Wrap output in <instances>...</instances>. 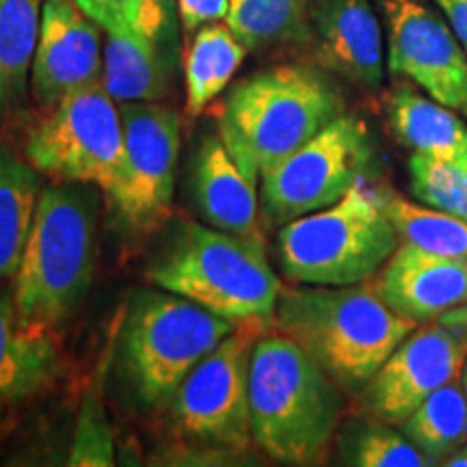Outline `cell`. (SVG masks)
Listing matches in <instances>:
<instances>
[{
	"label": "cell",
	"instance_id": "obj_2",
	"mask_svg": "<svg viewBox=\"0 0 467 467\" xmlns=\"http://www.w3.org/2000/svg\"><path fill=\"white\" fill-rule=\"evenodd\" d=\"M275 323L344 389H361L416 329L370 285L282 288Z\"/></svg>",
	"mask_w": 467,
	"mask_h": 467
},
{
	"label": "cell",
	"instance_id": "obj_1",
	"mask_svg": "<svg viewBox=\"0 0 467 467\" xmlns=\"http://www.w3.org/2000/svg\"><path fill=\"white\" fill-rule=\"evenodd\" d=\"M93 184L63 182L39 191L31 234L14 277L17 325L55 334L91 288L98 258Z\"/></svg>",
	"mask_w": 467,
	"mask_h": 467
},
{
	"label": "cell",
	"instance_id": "obj_27",
	"mask_svg": "<svg viewBox=\"0 0 467 467\" xmlns=\"http://www.w3.org/2000/svg\"><path fill=\"white\" fill-rule=\"evenodd\" d=\"M342 461L358 467H426L437 465L407 437L385 424H358L342 435Z\"/></svg>",
	"mask_w": 467,
	"mask_h": 467
},
{
	"label": "cell",
	"instance_id": "obj_32",
	"mask_svg": "<svg viewBox=\"0 0 467 467\" xmlns=\"http://www.w3.org/2000/svg\"><path fill=\"white\" fill-rule=\"evenodd\" d=\"M435 3L443 9L448 22H451L452 33L457 35L467 55V0H435Z\"/></svg>",
	"mask_w": 467,
	"mask_h": 467
},
{
	"label": "cell",
	"instance_id": "obj_19",
	"mask_svg": "<svg viewBox=\"0 0 467 467\" xmlns=\"http://www.w3.org/2000/svg\"><path fill=\"white\" fill-rule=\"evenodd\" d=\"M396 139L416 154L467 167V126L451 107L431 102L411 87H396L383 100Z\"/></svg>",
	"mask_w": 467,
	"mask_h": 467
},
{
	"label": "cell",
	"instance_id": "obj_34",
	"mask_svg": "<svg viewBox=\"0 0 467 467\" xmlns=\"http://www.w3.org/2000/svg\"><path fill=\"white\" fill-rule=\"evenodd\" d=\"M441 465H448V467H467V443L463 446L457 448V451H452L448 457H443Z\"/></svg>",
	"mask_w": 467,
	"mask_h": 467
},
{
	"label": "cell",
	"instance_id": "obj_5",
	"mask_svg": "<svg viewBox=\"0 0 467 467\" xmlns=\"http://www.w3.org/2000/svg\"><path fill=\"white\" fill-rule=\"evenodd\" d=\"M156 288L184 296L232 323L275 318L282 284L268 265L265 238L180 221L148 271Z\"/></svg>",
	"mask_w": 467,
	"mask_h": 467
},
{
	"label": "cell",
	"instance_id": "obj_25",
	"mask_svg": "<svg viewBox=\"0 0 467 467\" xmlns=\"http://www.w3.org/2000/svg\"><path fill=\"white\" fill-rule=\"evenodd\" d=\"M402 433L429 459L448 457L467 440V399L461 377L441 385L402 422Z\"/></svg>",
	"mask_w": 467,
	"mask_h": 467
},
{
	"label": "cell",
	"instance_id": "obj_14",
	"mask_svg": "<svg viewBox=\"0 0 467 467\" xmlns=\"http://www.w3.org/2000/svg\"><path fill=\"white\" fill-rule=\"evenodd\" d=\"M100 26L76 0H44L42 28L31 66V93L50 110L76 91L102 83Z\"/></svg>",
	"mask_w": 467,
	"mask_h": 467
},
{
	"label": "cell",
	"instance_id": "obj_17",
	"mask_svg": "<svg viewBox=\"0 0 467 467\" xmlns=\"http://www.w3.org/2000/svg\"><path fill=\"white\" fill-rule=\"evenodd\" d=\"M225 150L221 137L203 139L191 167V195L208 225L238 236L260 238L258 191Z\"/></svg>",
	"mask_w": 467,
	"mask_h": 467
},
{
	"label": "cell",
	"instance_id": "obj_6",
	"mask_svg": "<svg viewBox=\"0 0 467 467\" xmlns=\"http://www.w3.org/2000/svg\"><path fill=\"white\" fill-rule=\"evenodd\" d=\"M399 241L375 192L359 182L331 206L279 227L277 258L295 284L353 285L383 268Z\"/></svg>",
	"mask_w": 467,
	"mask_h": 467
},
{
	"label": "cell",
	"instance_id": "obj_36",
	"mask_svg": "<svg viewBox=\"0 0 467 467\" xmlns=\"http://www.w3.org/2000/svg\"><path fill=\"white\" fill-rule=\"evenodd\" d=\"M461 385H463V392H465V399H467V359H465L463 370H461Z\"/></svg>",
	"mask_w": 467,
	"mask_h": 467
},
{
	"label": "cell",
	"instance_id": "obj_24",
	"mask_svg": "<svg viewBox=\"0 0 467 467\" xmlns=\"http://www.w3.org/2000/svg\"><path fill=\"white\" fill-rule=\"evenodd\" d=\"M225 25L247 50L307 42V0H230Z\"/></svg>",
	"mask_w": 467,
	"mask_h": 467
},
{
	"label": "cell",
	"instance_id": "obj_20",
	"mask_svg": "<svg viewBox=\"0 0 467 467\" xmlns=\"http://www.w3.org/2000/svg\"><path fill=\"white\" fill-rule=\"evenodd\" d=\"M102 85L115 102H156L167 93L169 74L159 39L107 28Z\"/></svg>",
	"mask_w": 467,
	"mask_h": 467
},
{
	"label": "cell",
	"instance_id": "obj_33",
	"mask_svg": "<svg viewBox=\"0 0 467 467\" xmlns=\"http://www.w3.org/2000/svg\"><path fill=\"white\" fill-rule=\"evenodd\" d=\"M437 320H440L441 325L451 327V329H459L463 331V334H467V303L454 309H448V312H443Z\"/></svg>",
	"mask_w": 467,
	"mask_h": 467
},
{
	"label": "cell",
	"instance_id": "obj_31",
	"mask_svg": "<svg viewBox=\"0 0 467 467\" xmlns=\"http://www.w3.org/2000/svg\"><path fill=\"white\" fill-rule=\"evenodd\" d=\"M178 11L182 26L189 33H195L202 26L225 20L230 0H178Z\"/></svg>",
	"mask_w": 467,
	"mask_h": 467
},
{
	"label": "cell",
	"instance_id": "obj_15",
	"mask_svg": "<svg viewBox=\"0 0 467 467\" xmlns=\"http://www.w3.org/2000/svg\"><path fill=\"white\" fill-rule=\"evenodd\" d=\"M375 290L400 317L435 320L467 303V260L402 243L383 265Z\"/></svg>",
	"mask_w": 467,
	"mask_h": 467
},
{
	"label": "cell",
	"instance_id": "obj_11",
	"mask_svg": "<svg viewBox=\"0 0 467 467\" xmlns=\"http://www.w3.org/2000/svg\"><path fill=\"white\" fill-rule=\"evenodd\" d=\"M124 173L109 197L126 223L151 232L171 213L180 156V115L154 102H121Z\"/></svg>",
	"mask_w": 467,
	"mask_h": 467
},
{
	"label": "cell",
	"instance_id": "obj_12",
	"mask_svg": "<svg viewBox=\"0 0 467 467\" xmlns=\"http://www.w3.org/2000/svg\"><path fill=\"white\" fill-rule=\"evenodd\" d=\"M467 334L441 323L413 329L364 388L366 409L385 424H402L441 385L461 377Z\"/></svg>",
	"mask_w": 467,
	"mask_h": 467
},
{
	"label": "cell",
	"instance_id": "obj_37",
	"mask_svg": "<svg viewBox=\"0 0 467 467\" xmlns=\"http://www.w3.org/2000/svg\"><path fill=\"white\" fill-rule=\"evenodd\" d=\"M463 113L467 115V102H465V107H463Z\"/></svg>",
	"mask_w": 467,
	"mask_h": 467
},
{
	"label": "cell",
	"instance_id": "obj_10",
	"mask_svg": "<svg viewBox=\"0 0 467 467\" xmlns=\"http://www.w3.org/2000/svg\"><path fill=\"white\" fill-rule=\"evenodd\" d=\"M262 323H238L184 379L171 402V424L180 437L219 451H244L254 441L249 407L251 355Z\"/></svg>",
	"mask_w": 467,
	"mask_h": 467
},
{
	"label": "cell",
	"instance_id": "obj_13",
	"mask_svg": "<svg viewBox=\"0 0 467 467\" xmlns=\"http://www.w3.org/2000/svg\"><path fill=\"white\" fill-rule=\"evenodd\" d=\"M389 72L407 76L443 107L467 102V57L452 28L420 0H383Z\"/></svg>",
	"mask_w": 467,
	"mask_h": 467
},
{
	"label": "cell",
	"instance_id": "obj_30",
	"mask_svg": "<svg viewBox=\"0 0 467 467\" xmlns=\"http://www.w3.org/2000/svg\"><path fill=\"white\" fill-rule=\"evenodd\" d=\"M76 5L102 31L119 28L161 42L167 25L165 0H76Z\"/></svg>",
	"mask_w": 467,
	"mask_h": 467
},
{
	"label": "cell",
	"instance_id": "obj_16",
	"mask_svg": "<svg viewBox=\"0 0 467 467\" xmlns=\"http://www.w3.org/2000/svg\"><path fill=\"white\" fill-rule=\"evenodd\" d=\"M312 22L318 61L327 69L368 89L383 83L381 26L368 0H323Z\"/></svg>",
	"mask_w": 467,
	"mask_h": 467
},
{
	"label": "cell",
	"instance_id": "obj_35",
	"mask_svg": "<svg viewBox=\"0 0 467 467\" xmlns=\"http://www.w3.org/2000/svg\"><path fill=\"white\" fill-rule=\"evenodd\" d=\"M11 426H14V416H11V409H0V441L7 437Z\"/></svg>",
	"mask_w": 467,
	"mask_h": 467
},
{
	"label": "cell",
	"instance_id": "obj_18",
	"mask_svg": "<svg viewBox=\"0 0 467 467\" xmlns=\"http://www.w3.org/2000/svg\"><path fill=\"white\" fill-rule=\"evenodd\" d=\"M55 334L17 325L14 290L0 288V409L42 394L61 375Z\"/></svg>",
	"mask_w": 467,
	"mask_h": 467
},
{
	"label": "cell",
	"instance_id": "obj_21",
	"mask_svg": "<svg viewBox=\"0 0 467 467\" xmlns=\"http://www.w3.org/2000/svg\"><path fill=\"white\" fill-rule=\"evenodd\" d=\"M39 191L37 169L0 145V284L20 268Z\"/></svg>",
	"mask_w": 467,
	"mask_h": 467
},
{
	"label": "cell",
	"instance_id": "obj_3",
	"mask_svg": "<svg viewBox=\"0 0 467 467\" xmlns=\"http://www.w3.org/2000/svg\"><path fill=\"white\" fill-rule=\"evenodd\" d=\"M340 115V91L320 69L277 66L232 87L219 137L243 173L258 182Z\"/></svg>",
	"mask_w": 467,
	"mask_h": 467
},
{
	"label": "cell",
	"instance_id": "obj_28",
	"mask_svg": "<svg viewBox=\"0 0 467 467\" xmlns=\"http://www.w3.org/2000/svg\"><path fill=\"white\" fill-rule=\"evenodd\" d=\"M411 191L426 206L467 221V167L413 154L409 159Z\"/></svg>",
	"mask_w": 467,
	"mask_h": 467
},
{
	"label": "cell",
	"instance_id": "obj_8",
	"mask_svg": "<svg viewBox=\"0 0 467 467\" xmlns=\"http://www.w3.org/2000/svg\"><path fill=\"white\" fill-rule=\"evenodd\" d=\"M25 154L55 182L93 184L110 197L124 173V121L102 83L61 100L33 128Z\"/></svg>",
	"mask_w": 467,
	"mask_h": 467
},
{
	"label": "cell",
	"instance_id": "obj_9",
	"mask_svg": "<svg viewBox=\"0 0 467 467\" xmlns=\"http://www.w3.org/2000/svg\"><path fill=\"white\" fill-rule=\"evenodd\" d=\"M372 159L375 145L364 121L340 115L282 165L260 175L265 227H282L342 200L361 182Z\"/></svg>",
	"mask_w": 467,
	"mask_h": 467
},
{
	"label": "cell",
	"instance_id": "obj_22",
	"mask_svg": "<svg viewBox=\"0 0 467 467\" xmlns=\"http://www.w3.org/2000/svg\"><path fill=\"white\" fill-rule=\"evenodd\" d=\"M247 55L241 39L230 26L206 25L195 31L186 55V113L200 115L210 102L217 100L241 67Z\"/></svg>",
	"mask_w": 467,
	"mask_h": 467
},
{
	"label": "cell",
	"instance_id": "obj_29",
	"mask_svg": "<svg viewBox=\"0 0 467 467\" xmlns=\"http://www.w3.org/2000/svg\"><path fill=\"white\" fill-rule=\"evenodd\" d=\"M113 429L104 409L100 388H93L80 402L78 420L67 454L72 467H110L115 463Z\"/></svg>",
	"mask_w": 467,
	"mask_h": 467
},
{
	"label": "cell",
	"instance_id": "obj_23",
	"mask_svg": "<svg viewBox=\"0 0 467 467\" xmlns=\"http://www.w3.org/2000/svg\"><path fill=\"white\" fill-rule=\"evenodd\" d=\"M44 0H0V107L26 93Z\"/></svg>",
	"mask_w": 467,
	"mask_h": 467
},
{
	"label": "cell",
	"instance_id": "obj_4",
	"mask_svg": "<svg viewBox=\"0 0 467 467\" xmlns=\"http://www.w3.org/2000/svg\"><path fill=\"white\" fill-rule=\"evenodd\" d=\"M254 441L284 465H317L342 413L337 383L284 334H262L249 370Z\"/></svg>",
	"mask_w": 467,
	"mask_h": 467
},
{
	"label": "cell",
	"instance_id": "obj_26",
	"mask_svg": "<svg viewBox=\"0 0 467 467\" xmlns=\"http://www.w3.org/2000/svg\"><path fill=\"white\" fill-rule=\"evenodd\" d=\"M377 200L402 243L437 255L467 260V221L443 210L416 206L388 189L377 192Z\"/></svg>",
	"mask_w": 467,
	"mask_h": 467
},
{
	"label": "cell",
	"instance_id": "obj_7",
	"mask_svg": "<svg viewBox=\"0 0 467 467\" xmlns=\"http://www.w3.org/2000/svg\"><path fill=\"white\" fill-rule=\"evenodd\" d=\"M236 323L173 292H139L121 329L119 361L145 409L169 405L191 370L225 340Z\"/></svg>",
	"mask_w": 467,
	"mask_h": 467
}]
</instances>
